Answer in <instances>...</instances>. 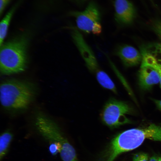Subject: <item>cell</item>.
<instances>
[{
    "label": "cell",
    "instance_id": "obj_1",
    "mask_svg": "<svg viewBox=\"0 0 161 161\" xmlns=\"http://www.w3.org/2000/svg\"><path fill=\"white\" fill-rule=\"evenodd\" d=\"M146 139L161 142V126L152 123L145 128L129 129L119 134L103 151L101 161H114L121 154L140 146Z\"/></svg>",
    "mask_w": 161,
    "mask_h": 161
},
{
    "label": "cell",
    "instance_id": "obj_2",
    "mask_svg": "<svg viewBox=\"0 0 161 161\" xmlns=\"http://www.w3.org/2000/svg\"><path fill=\"white\" fill-rule=\"evenodd\" d=\"M36 94L34 85L31 83L15 79L3 81L0 86V100L4 109L18 111L27 108Z\"/></svg>",
    "mask_w": 161,
    "mask_h": 161
},
{
    "label": "cell",
    "instance_id": "obj_3",
    "mask_svg": "<svg viewBox=\"0 0 161 161\" xmlns=\"http://www.w3.org/2000/svg\"><path fill=\"white\" fill-rule=\"evenodd\" d=\"M35 125L38 132L50 144H57L63 161H78L74 148L54 120L44 113L40 112L36 115Z\"/></svg>",
    "mask_w": 161,
    "mask_h": 161
},
{
    "label": "cell",
    "instance_id": "obj_4",
    "mask_svg": "<svg viewBox=\"0 0 161 161\" xmlns=\"http://www.w3.org/2000/svg\"><path fill=\"white\" fill-rule=\"evenodd\" d=\"M0 46L1 73L10 75L24 71L27 63L26 39L21 37L3 44Z\"/></svg>",
    "mask_w": 161,
    "mask_h": 161
},
{
    "label": "cell",
    "instance_id": "obj_5",
    "mask_svg": "<svg viewBox=\"0 0 161 161\" xmlns=\"http://www.w3.org/2000/svg\"><path fill=\"white\" fill-rule=\"evenodd\" d=\"M69 28L73 42L89 70L95 76L103 87L116 94L117 89L114 82L100 67L93 51L81 33L76 27H72Z\"/></svg>",
    "mask_w": 161,
    "mask_h": 161
},
{
    "label": "cell",
    "instance_id": "obj_6",
    "mask_svg": "<svg viewBox=\"0 0 161 161\" xmlns=\"http://www.w3.org/2000/svg\"><path fill=\"white\" fill-rule=\"evenodd\" d=\"M130 111L129 106L126 103L111 98L104 106L100 117L105 125L114 129L129 123L126 116Z\"/></svg>",
    "mask_w": 161,
    "mask_h": 161
},
{
    "label": "cell",
    "instance_id": "obj_7",
    "mask_svg": "<svg viewBox=\"0 0 161 161\" xmlns=\"http://www.w3.org/2000/svg\"><path fill=\"white\" fill-rule=\"evenodd\" d=\"M70 16L75 19L77 29L86 33L100 35L102 31L99 10L93 2H90L83 11H72Z\"/></svg>",
    "mask_w": 161,
    "mask_h": 161
},
{
    "label": "cell",
    "instance_id": "obj_8",
    "mask_svg": "<svg viewBox=\"0 0 161 161\" xmlns=\"http://www.w3.org/2000/svg\"><path fill=\"white\" fill-rule=\"evenodd\" d=\"M115 19L122 25L131 24L135 18L136 10L133 4L129 0H115Z\"/></svg>",
    "mask_w": 161,
    "mask_h": 161
},
{
    "label": "cell",
    "instance_id": "obj_9",
    "mask_svg": "<svg viewBox=\"0 0 161 161\" xmlns=\"http://www.w3.org/2000/svg\"><path fill=\"white\" fill-rule=\"evenodd\" d=\"M153 49L143 48L142 52L141 64L148 65L154 69L158 72L160 78L161 87V43L151 46Z\"/></svg>",
    "mask_w": 161,
    "mask_h": 161
},
{
    "label": "cell",
    "instance_id": "obj_10",
    "mask_svg": "<svg viewBox=\"0 0 161 161\" xmlns=\"http://www.w3.org/2000/svg\"><path fill=\"white\" fill-rule=\"evenodd\" d=\"M115 54L120 59L123 65L126 67L137 66L142 60V55L134 47L125 45L119 47Z\"/></svg>",
    "mask_w": 161,
    "mask_h": 161
},
{
    "label": "cell",
    "instance_id": "obj_11",
    "mask_svg": "<svg viewBox=\"0 0 161 161\" xmlns=\"http://www.w3.org/2000/svg\"><path fill=\"white\" fill-rule=\"evenodd\" d=\"M139 72V83L143 89H147L160 82L159 75L153 67L141 64Z\"/></svg>",
    "mask_w": 161,
    "mask_h": 161
},
{
    "label": "cell",
    "instance_id": "obj_12",
    "mask_svg": "<svg viewBox=\"0 0 161 161\" xmlns=\"http://www.w3.org/2000/svg\"><path fill=\"white\" fill-rule=\"evenodd\" d=\"M18 3L13 7L7 13L0 22V45L3 44L7 35L10 22Z\"/></svg>",
    "mask_w": 161,
    "mask_h": 161
},
{
    "label": "cell",
    "instance_id": "obj_13",
    "mask_svg": "<svg viewBox=\"0 0 161 161\" xmlns=\"http://www.w3.org/2000/svg\"><path fill=\"white\" fill-rule=\"evenodd\" d=\"M13 135L9 130L2 133L0 136V160H1L6 155L10 143L12 140Z\"/></svg>",
    "mask_w": 161,
    "mask_h": 161
},
{
    "label": "cell",
    "instance_id": "obj_14",
    "mask_svg": "<svg viewBox=\"0 0 161 161\" xmlns=\"http://www.w3.org/2000/svg\"><path fill=\"white\" fill-rule=\"evenodd\" d=\"M132 159L133 161H149L148 155L144 152H140L134 154Z\"/></svg>",
    "mask_w": 161,
    "mask_h": 161
},
{
    "label": "cell",
    "instance_id": "obj_15",
    "mask_svg": "<svg viewBox=\"0 0 161 161\" xmlns=\"http://www.w3.org/2000/svg\"><path fill=\"white\" fill-rule=\"evenodd\" d=\"M152 23L154 30L161 40V20H155Z\"/></svg>",
    "mask_w": 161,
    "mask_h": 161
},
{
    "label": "cell",
    "instance_id": "obj_16",
    "mask_svg": "<svg viewBox=\"0 0 161 161\" xmlns=\"http://www.w3.org/2000/svg\"><path fill=\"white\" fill-rule=\"evenodd\" d=\"M50 153L53 155H55L59 152V149L57 144L54 143H50L49 148Z\"/></svg>",
    "mask_w": 161,
    "mask_h": 161
},
{
    "label": "cell",
    "instance_id": "obj_17",
    "mask_svg": "<svg viewBox=\"0 0 161 161\" xmlns=\"http://www.w3.org/2000/svg\"><path fill=\"white\" fill-rule=\"evenodd\" d=\"M11 0H0V14L1 15L5 8Z\"/></svg>",
    "mask_w": 161,
    "mask_h": 161
},
{
    "label": "cell",
    "instance_id": "obj_18",
    "mask_svg": "<svg viewBox=\"0 0 161 161\" xmlns=\"http://www.w3.org/2000/svg\"><path fill=\"white\" fill-rule=\"evenodd\" d=\"M148 161H161V157L157 156H153L149 159Z\"/></svg>",
    "mask_w": 161,
    "mask_h": 161
},
{
    "label": "cell",
    "instance_id": "obj_19",
    "mask_svg": "<svg viewBox=\"0 0 161 161\" xmlns=\"http://www.w3.org/2000/svg\"><path fill=\"white\" fill-rule=\"evenodd\" d=\"M155 102L158 107L161 110V100H155Z\"/></svg>",
    "mask_w": 161,
    "mask_h": 161
},
{
    "label": "cell",
    "instance_id": "obj_20",
    "mask_svg": "<svg viewBox=\"0 0 161 161\" xmlns=\"http://www.w3.org/2000/svg\"></svg>",
    "mask_w": 161,
    "mask_h": 161
}]
</instances>
